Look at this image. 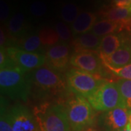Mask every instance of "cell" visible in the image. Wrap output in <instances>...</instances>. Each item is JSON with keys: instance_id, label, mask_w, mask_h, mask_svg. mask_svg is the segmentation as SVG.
<instances>
[{"instance_id": "obj_1", "label": "cell", "mask_w": 131, "mask_h": 131, "mask_svg": "<svg viewBox=\"0 0 131 131\" xmlns=\"http://www.w3.org/2000/svg\"><path fill=\"white\" fill-rule=\"evenodd\" d=\"M32 82L29 74L18 67L0 69L1 93L13 100L26 102L31 93Z\"/></svg>"}, {"instance_id": "obj_2", "label": "cell", "mask_w": 131, "mask_h": 131, "mask_svg": "<svg viewBox=\"0 0 131 131\" xmlns=\"http://www.w3.org/2000/svg\"><path fill=\"white\" fill-rule=\"evenodd\" d=\"M93 108L87 98L77 95L71 99L66 106L71 131H84L93 124Z\"/></svg>"}, {"instance_id": "obj_3", "label": "cell", "mask_w": 131, "mask_h": 131, "mask_svg": "<svg viewBox=\"0 0 131 131\" xmlns=\"http://www.w3.org/2000/svg\"><path fill=\"white\" fill-rule=\"evenodd\" d=\"M87 99L95 110L100 112L125 107L116 82H104Z\"/></svg>"}, {"instance_id": "obj_4", "label": "cell", "mask_w": 131, "mask_h": 131, "mask_svg": "<svg viewBox=\"0 0 131 131\" xmlns=\"http://www.w3.org/2000/svg\"><path fill=\"white\" fill-rule=\"evenodd\" d=\"M66 80L74 93L86 98L106 82L101 75L93 74L76 68L71 69L67 72Z\"/></svg>"}, {"instance_id": "obj_5", "label": "cell", "mask_w": 131, "mask_h": 131, "mask_svg": "<svg viewBox=\"0 0 131 131\" xmlns=\"http://www.w3.org/2000/svg\"><path fill=\"white\" fill-rule=\"evenodd\" d=\"M42 131H71L66 107L53 104L36 114Z\"/></svg>"}, {"instance_id": "obj_6", "label": "cell", "mask_w": 131, "mask_h": 131, "mask_svg": "<svg viewBox=\"0 0 131 131\" xmlns=\"http://www.w3.org/2000/svg\"><path fill=\"white\" fill-rule=\"evenodd\" d=\"M32 84L42 91L54 93L64 88V82L59 74L47 66H43L29 73Z\"/></svg>"}, {"instance_id": "obj_7", "label": "cell", "mask_w": 131, "mask_h": 131, "mask_svg": "<svg viewBox=\"0 0 131 131\" xmlns=\"http://www.w3.org/2000/svg\"><path fill=\"white\" fill-rule=\"evenodd\" d=\"M5 49L16 66L24 72H31L46 63V56L43 53L26 52L14 47Z\"/></svg>"}, {"instance_id": "obj_8", "label": "cell", "mask_w": 131, "mask_h": 131, "mask_svg": "<svg viewBox=\"0 0 131 131\" xmlns=\"http://www.w3.org/2000/svg\"><path fill=\"white\" fill-rule=\"evenodd\" d=\"M13 131H42L36 114L23 105L9 108Z\"/></svg>"}, {"instance_id": "obj_9", "label": "cell", "mask_w": 131, "mask_h": 131, "mask_svg": "<svg viewBox=\"0 0 131 131\" xmlns=\"http://www.w3.org/2000/svg\"><path fill=\"white\" fill-rule=\"evenodd\" d=\"M69 63L77 69L97 75L101 74L103 65L96 51H76L71 56Z\"/></svg>"}, {"instance_id": "obj_10", "label": "cell", "mask_w": 131, "mask_h": 131, "mask_svg": "<svg viewBox=\"0 0 131 131\" xmlns=\"http://www.w3.org/2000/svg\"><path fill=\"white\" fill-rule=\"evenodd\" d=\"M46 63L56 71H63L70 62V49L66 43H59L46 52Z\"/></svg>"}, {"instance_id": "obj_11", "label": "cell", "mask_w": 131, "mask_h": 131, "mask_svg": "<svg viewBox=\"0 0 131 131\" xmlns=\"http://www.w3.org/2000/svg\"><path fill=\"white\" fill-rule=\"evenodd\" d=\"M130 112L125 107H117L107 111L101 117V125L106 131H119L126 127Z\"/></svg>"}, {"instance_id": "obj_12", "label": "cell", "mask_w": 131, "mask_h": 131, "mask_svg": "<svg viewBox=\"0 0 131 131\" xmlns=\"http://www.w3.org/2000/svg\"><path fill=\"white\" fill-rule=\"evenodd\" d=\"M105 67L121 68L131 64V47L126 42L117 51L108 56H100Z\"/></svg>"}, {"instance_id": "obj_13", "label": "cell", "mask_w": 131, "mask_h": 131, "mask_svg": "<svg viewBox=\"0 0 131 131\" xmlns=\"http://www.w3.org/2000/svg\"><path fill=\"white\" fill-rule=\"evenodd\" d=\"M105 19L121 24L125 30L131 28V6L126 7H112L101 13Z\"/></svg>"}, {"instance_id": "obj_14", "label": "cell", "mask_w": 131, "mask_h": 131, "mask_svg": "<svg viewBox=\"0 0 131 131\" xmlns=\"http://www.w3.org/2000/svg\"><path fill=\"white\" fill-rule=\"evenodd\" d=\"M97 15L91 12H82L71 25L72 35L78 36L84 33L89 32L97 22Z\"/></svg>"}, {"instance_id": "obj_15", "label": "cell", "mask_w": 131, "mask_h": 131, "mask_svg": "<svg viewBox=\"0 0 131 131\" xmlns=\"http://www.w3.org/2000/svg\"><path fill=\"white\" fill-rule=\"evenodd\" d=\"M101 39L90 31L76 37L72 43L75 51H96L99 50Z\"/></svg>"}, {"instance_id": "obj_16", "label": "cell", "mask_w": 131, "mask_h": 131, "mask_svg": "<svg viewBox=\"0 0 131 131\" xmlns=\"http://www.w3.org/2000/svg\"><path fill=\"white\" fill-rule=\"evenodd\" d=\"M125 42L122 36L116 34L104 36L101 39L99 55L108 56L119 49Z\"/></svg>"}, {"instance_id": "obj_17", "label": "cell", "mask_w": 131, "mask_h": 131, "mask_svg": "<svg viewBox=\"0 0 131 131\" xmlns=\"http://www.w3.org/2000/svg\"><path fill=\"white\" fill-rule=\"evenodd\" d=\"M122 30L125 29L121 24L108 19H103L97 21L95 24L93 28L91 29V31L99 37H103L108 34L119 32Z\"/></svg>"}, {"instance_id": "obj_18", "label": "cell", "mask_w": 131, "mask_h": 131, "mask_svg": "<svg viewBox=\"0 0 131 131\" xmlns=\"http://www.w3.org/2000/svg\"><path fill=\"white\" fill-rule=\"evenodd\" d=\"M26 18L23 13L18 12L13 14L8 20L7 29L9 34L15 38L24 37L26 33Z\"/></svg>"}, {"instance_id": "obj_19", "label": "cell", "mask_w": 131, "mask_h": 131, "mask_svg": "<svg viewBox=\"0 0 131 131\" xmlns=\"http://www.w3.org/2000/svg\"><path fill=\"white\" fill-rule=\"evenodd\" d=\"M39 34H31L28 36L24 37L20 42L18 47L17 48L30 52L42 53L43 48Z\"/></svg>"}, {"instance_id": "obj_20", "label": "cell", "mask_w": 131, "mask_h": 131, "mask_svg": "<svg viewBox=\"0 0 131 131\" xmlns=\"http://www.w3.org/2000/svg\"><path fill=\"white\" fill-rule=\"evenodd\" d=\"M39 37L44 47H52L58 44L60 38L55 28L43 27L39 31Z\"/></svg>"}, {"instance_id": "obj_21", "label": "cell", "mask_w": 131, "mask_h": 131, "mask_svg": "<svg viewBox=\"0 0 131 131\" xmlns=\"http://www.w3.org/2000/svg\"><path fill=\"white\" fill-rule=\"evenodd\" d=\"M80 15L78 7L73 3H67L62 7L61 9V17L66 24H72Z\"/></svg>"}, {"instance_id": "obj_22", "label": "cell", "mask_w": 131, "mask_h": 131, "mask_svg": "<svg viewBox=\"0 0 131 131\" xmlns=\"http://www.w3.org/2000/svg\"><path fill=\"white\" fill-rule=\"evenodd\" d=\"M0 131H13L9 108L5 103V99L1 96V114H0Z\"/></svg>"}, {"instance_id": "obj_23", "label": "cell", "mask_w": 131, "mask_h": 131, "mask_svg": "<svg viewBox=\"0 0 131 131\" xmlns=\"http://www.w3.org/2000/svg\"><path fill=\"white\" fill-rule=\"evenodd\" d=\"M124 101L125 106L131 109V80H120L116 82Z\"/></svg>"}, {"instance_id": "obj_24", "label": "cell", "mask_w": 131, "mask_h": 131, "mask_svg": "<svg viewBox=\"0 0 131 131\" xmlns=\"http://www.w3.org/2000/svg\"><path fill=\"white\" fill-rule=\"evenodd\" d=\"M55 29L58 34L60 40H62L63 43L69 41L73 36L71 30L64 22H57L55 25Z\"/></svg>"}, {"instance_id": "obj_25", "label": "cell", "mask_w": 131, "mask_h": 131, "mask_svg": "<svg viewBox=\"0 0 131 131\" xmlns=\"http://www.w3.org/2000/svg\"><path fill=\"white\" fill-rule=\"evenodd\" d=\"M107 70L112 74L122 80H131V64L123 66L121 68H111L106 67Z\"/></svg>"}, {"instance_id": "obj_26", "label": "cell", "mask_w": 131, "mask_h": 131, "mask_svg": "<svg viewBox=\"0 0 131 131\" xmlns=\"http://www.w3.org/2000/svg\"><path fill=\"white\" fill-rule=\"evenodd\" d=\"M30 12L35 17H42L47 13V5L42 1H35L30 6Z\"/></svg>"}, {"instance_id": "obj_27", "label": "cell", "mask_w": 131, "mask_h": 131, "mask_svg": "<svg viewBox=\"0 0 131 131\" xmlns=\"http://www.w3.org/2000/svg\"><path fill=\"white\" fill-rule=\"evenodd\" d=\"M17 67L13 60L9 56L5 48H1L0 50V69Z\"/></svg>"}, {"instance_id": "obj_28", "label": "cell", "mask_w": 131, "mask_h": 131, "mask_svg": "<svg viewBox=\"0 0 131 131\" xmlns=\"http://www.w3.org/2000/svg\"><path fill=\"white\" fill-rule=\"evenodd\" d=\"M10 9L9 5L5 0L0 1V20L2 23L6 22L9 18Z\"/></svg>"}, {"instance_id": "obj_29", "label": "cell", "mask_w": 131, "mask_h": 131, "mask_svg": "<svg viewBox=\"0 0 131 131\" xmlns=\"http://www.w3.org/2000/svg\"><path fill=\"white\" fill-rule=\"evenodd\" d=\"M111 2L114 7H126L131 6V0H111Z\"/></svg>"}, {"instance_id": "obj_30", "label": "cell", "mask_w": 131, "mask_h": 131, "mask_svg": "<svg viewBox=\"0 0 131 131\" xmlns=\"http://www.w3.org/2000/svg\"><path fill=\"white\" fill-rule=\"evenodd\" d=\"M7 37L5 35V33L2 28H1L0 31V46L1 48H5V45L7 43Z\"/></svg>"}, {"instance_id": "obj_31", "label": "cell", "mask_w": 131, "mask_h": 131, "mask_svg": "<svg viewBox=\"0 0 131 131\" xmlns=\"http://www.w3.org/2000/svg\"><path fill=\"white\" fill-rule=\"evenodd\" d=\"M84 131H106L104 129H99V128H95V127H90L88 130Z\"/></svg>"}, {"instance_id": "obj_32", "label": "cell", "mask_w": 131, "mask_h": 131, "mask_svg": "<svg viewBox=\"0 0 131 131\" xmlns=\"http://www.w3.org/2000/svg\"><path fill=\"white\" fill-rule=\"evenodd\" d=\"M127 126L128 127V128L130 129L131 130V112L130 113V114H129V119H128V124H127Z\"/></svg>"}, {"instance_id": "obj_33", "label": "cell", "mask_w": 131, "mask_h": 131, "mask_svg": "<svg viewBox=\"0 0 131 131\" xmlns=\"http://www.w3.org/2000/svg\"><path fill=\"white\" fill-rule=\"evenodd\" d=\"M119 131H130V130L128 128V127L127 126L126 127H125V128H123V129H122V130H120Z\"/></svg>"}, {"instance_id": "obj_34", "label": "cell", "mask_w": 131, "mask_h": 131, "mask_svg": "<svg viewBox=\"0 0 131 131\" xmlns=\"http://www.w3.org/2000/svg\"><path fill=\"white\" fill-rule=\"evenodd\" d=\"M130 47H131V45H130Z\"/></svg>"}, {"instance_id": "obj_35", "label": "cell", "mask_w": 131, "mask_h": 131, "mask_svg": "<svg viewBox=\"0 0 131 131\" xmlns=\"http://www.w3.org/2000/svg\"><path fill=\"white\" fill-rule=\"evenodd\" d=\"M130 131H131V130H130Z\"/></svg>"}]
</instances>
